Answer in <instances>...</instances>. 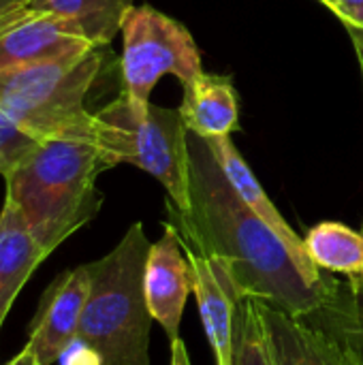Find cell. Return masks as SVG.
Returning <instances> with one entry per match:
<instances>
[{
  "instance_id": "6da1fadb",
  "label": "cell",
  "mask_w": 363,
  "mask_h": 365,
  "mask_svg": "<svg viewBox=\"0 0 363 365\" xmlns=\"http://www.w3.org/2000/svg\"><path fill=\"white\" fill-rule=\"evenodd\" d=\"M190 212L167 203L169 222L184 244L225 261L240 293L267 302L289 314L323 304L336 278L310 284L282 240L233 190L205 139L188 130Z\"/></svg>"
},
{
  "instance_id": "7a4b0ae2",
  "label": "cell",
  "mask_w": 363,
  "mask_h": 365,
  "mask_svg": "<svg viewBox=\"0 0 363 365\" xmlns=\"http://www.w3.org/2000/svg\"><path fill=\"white\" fill-rule=\"evenodd\" d=\"M107 171L94 137H49L28 152L4 178L6 197L36 244L51 255L62 242L96 218Z\"/></svg>"
},
{
  "instance_id": "3957f363",
  "label": "cell",
  "mask_w": 363,
  "mask_h": 365,
  "mask_svg": "<svg viewBox=\"0 0 363 365\" xmlns=\"http://www.w3.org/2000/svg\"><path fill=\"white\" fill-rule=\"evenodd\" d=\"M150 240L141 222H133L122 240L101 259L88 263L90 295L77 336L103 359V365H152V314L143 291Z\"/></svg>"
},
{
  "instance_id": "277c9868",
  "label": "cell",
  "mask_w": 363,
  "mask_h": 365,
  "mask_svg": "<svg viewBox=\"0 0 363 365\" xmlns=\"http://www.w3.org/2000/svg\"><path fill=\"white\" fill-rule=\"evenodd\" d=\"M94 143L105 169L135 165L165 186L178 212H190V148L180 109L141 105L120 92L94 113Z\"/></svg>"
},
{
  "instance_id": "5b68a950",
  "label": "cell",
  "mask_w": 363,
  "mask_h": 365,
  "mask_svg": "<svg viewBox=\"0 0 363 365\" xmlns=\"http://www.w3.org/2000/svg\"><path fill=\"white\" fill-rule=\"evenodd\" d=\"M105 58L107 47H92L81 56L0 73V111L39 139L94 137L86 96Z\"/></svg>"
},
{
  "instance_id": "8992f818",
  "label": "cell",
  "mask_w": 363,
  "mask_h": 365,
  "mask_svg": "<svg viewBox=\"0 0 363 365\" xmlns=\"http://www.w3.org/2000/svg\"><path fill=\"white\" fill-rule=\"evenodd\" d=\"M274 365H363V282L336 280L310 312L289 314L257 299Z\"/></svg>"
},
{
  "instance_id": "52a82bcc",
  "label": "cell",
  "mask_w": 363,
  "mask_h": 365,
  "mask_svg": "<svg viewBox=\"0 0 363 365\" xmlns=\"http://www.w3.org/2000/svg\"><path fill=\"white\" fill-rule=\"evenodd\" d=\"M122 94L135 103H150L163 75H175L182 86L201 73L199 47L180 21L150 4H133L122 21Z\"/></svg>"
},
{
  "instance_id": "ba28073f",
  "label": "cell",
  "mask_w": 363,
  "mask_h": 365,
  "mask_svg": "<svg viewBox=\"0 0 363 365\" xmlns=\"http://www.w3.org/2000/svg\"><path fill=\"white\" fill-rule=\"evenodd\" d=\"M90 284V267L83 263L58 274L43 291L26 342L41 365L56 364L68 342L77 338Z\"/></svg>"
},
{
  "instance_id": "9c48e42d",
  "label": "cell",
  "mask_w": 363,
  "mask_h": 365,
  "mask_svg": "<svg viewBox=\"0 0 363 365\" xmlns=\"http://www.w3.org/2000/svg\"><path fill=\"white\" fill-rule=\"evenodd\" d=\"M92 45L73 24L21 9L0 26V73L36 66L90 51Z\"/></svg>"
},
{
  "instance_id": "30bf717a",
  "label": "cell",
  "mask_w": 363,
  "mask_h": 365,
  "mask_svg": "<svg viewBox=\"0 0 363 365\" xmlns=\"http://www.w3.org/2000/svg\"><path fill=\"white\" fill-rule=\"evenodd\" d=\"M184 252L190 265V280L199 317L216 365H233L235 306L240 289L225 261L210 257L188 244H184Z\"/></svg>"
},
{
  "instance_id": "8fae6325",
  "label": "cell",
  "mask_w": 363,
  "mask_h": 365,
  "mask_svg": "<svg viewBox=\"0 0 363 365\" xmlns=\"http://www.w3.org/2000/svg\"><path fill=\"white\" fill-rule=\"evenodd\" d=\"M143 291L150 314L163 327L169 342L180 338V323L188 293L193 291V280L182 237L171 222H165L160 240L150 246Z\"/></svg>"
},
{
  "instance_id": "7c38bea8",
  "label": "cell",
  "mask_w": 363,
  "mask_h": 365,
  "mask_svg": "<svg viewBox=\"0 0 363 365\" xmlns=\"http://www.w3.org/2000/svg\"><path fill=\"white\" fill-rule=\"evenodd\" d=\"M208 148L212 150L214 158L218 160L220 169L225 171L227 180L231 182L233 190L242 197V201L282 240V244L289 248V252L293 255L302 276L319 287L325 282V274L312 263V259L306 252L304 240L289 227V222L282 218V214L278 212V207L272 203V199L267 197V192L263 190V186L259 184V180L255 178L252 169L248 167V163L242 158V154L237 152V148L233 145L231 137H208L205 139Z\"/></svg>"
},
{
  "instance_id": "4fadbf2b",
  "label": "cell",
  "mask_w": 363,
  "mask_h": 365,
  "mask_svg": "<svg viewBox=\"0 0 363 365\" xmlns=\"http://www.w3.org/2000/svg\"><path fill=\"white\" fill-rule=\"evenodd\" d=\"M180 113L186 128L203 139L229 137L240 126L237 92L231 77L201 73L193 83L184 86Z\"/></svg>"
},
{
  "instance_id": "5bb4252c",
  "label": "cell",
  "mask_w": 363,
  "mask_h": 365,
  "mask_svg": "<svg viewBox=\"0 0 363 365\" xmlns=\"http://www.w3.org/2000/svg\"><path fill=\"white\" fill-rule=\"evenodd\" d=\"M47 257L17 210L4 201L0 210V329L19 291Z\"/></svg>"
},
{
  "instance_id": "9a60e30c",
  "label": "cell",
  "mask_w": 363,
  "mask_h": 365,
  "mask_svg": "<svg viewBox=\"0 0 363 365\" xmlns=\"http://www.w3.org/2000/svg\"><path fill=\"white\" fill-rule=\"evenodd\" d=\"M133 0H28L26 11L73 24L92 45L107 47L122 30Z\"/></svg>"
},
{
  "instance_id": "2e32d148",
  "label": "cell",
  "mask_w": 363,
  "mask_h": 365,
  "mask_svg": "<svg viewBox=\"0 0 363 365\" xmlns=\"http://www.w3.org/2000/svg\"><path fill=\"white\" fill-rule=\"evenodd\" d=\"M304 246L321 272L344 274L363 282V233L342 222H321L306 233Z\"/></svg>"
},
{
  "instance_id": "e0dca14e",
  "label": "cell",
  "mask_w": 363,
  "mask_h": 365,
  "mask_svg": "<svg viewBox=\"0 0 363 365\" xmlns=\"http://www.w3.org/2000/svg\"><path fill=\"white\" fill-rule=\"evenodd\" d=\"M233 365H274L257 299L240 293L235 306V346Z\"/></svg>"
},
{
  "instance_id": "ac0fdd59",
  "label": "cell",
  "mask_w": 363,
  "mask_h": 365,
  "mask_svg": "<svg viewBox=\"0 0 363 365\" xmlns=\"http://www.w3.org/2000/svg\"><path fill=\"white\" fill-rule=\"evenodd\" d=\"M39 137L0 111V175L6 178L21 158L39 145Z\"/></svg>"
},
{
  "instance_id": "d6986e66",
  "label": "cell",
  "mask_w": 363,
  "mask_h": 365,
  "mask_svg": "<svg viewBox=\"0 0 363 365\" xmlns=\"http://www.w3.org/2000/svg\"><path fill=\"white\" fill-rule=\"evenodd\" d=\"M58 365H103L101 355L79 336L68 342V346L58 357Z\"/></svg>"
},
{
  "instance_id": "ffe728a7",
  "label": "cell",
  "mask_w": 363,
  "mask_h": 365,
  "mask_svg": "<svg viewBox=\"0 0 363 365\" xmlns=\"http://www.w3.org/2000/svg\"><path fill=\"white\" fill-rule=\"evenodd\" d=\"M171 344V361L169 365H193L190 364V355H188V349L184 344L182 338H175Z\"/></svg>"
},
{
  "instance_id": "44dd1931",
  "label": "cell",
  "mask_w": 363,
  "mask_h": 365,
  "mask_svg": "<svg viewBox=\"0 0 363 365\" xmlns=\"http://www.w3.org/2000/svg\"><path fill=\"white\" fill-rule=\"evenodd\" d=\"M28 0H0V26L11 21L15 13H19L26 6Z\"/></svg>"
},
{
  "instance_id": "7402d4cb",
  "label": "cell",
  "mask_w": 363,
  "mask_h": 365,
  "mask_svg": "<svg viewBox=\"0 0 363 365\" xmlns=\"http://www.w3.org/2000/svg\"><path fill=\"white\" fill-rule=\"evenodd\" d=\"M2 365H41L39 364V359H36V355H34V351L26 344L11 361H6V364Z\"/></svg>"
},
{
  "instance_id": "603a6c76",
  "label": "cell",
  "mask_w": 363,
  "mask_h": 365,
  "mask_svg": "<svg viewBox=\"0 0 363 365\" xmlns=\"http://www.w3.org/2000/svg\"><path fill=\"white\" fill-rule=\"evenodd\" d=\"M349 34H351V41L355 45V51H357V60H359V66H362V77H363V32L362 30H355V28H347Z\"/></svg>"
},
{
  "instance_id": "cb8c5ba5",
  "label": "cell",
  "mask_w": 363,
  "mask_h": 365,
  "mask_svg": "<svg viewBox=\"0 0 363 365\" xmlns=\"http://www.w3.org/2000/svg\"><path fill=\"white\" fill-rule=\"evenodd\" d=\"M344 26L347 28H355V30H362L363 32V6L349 19V21H344Z\"/></svg>"
},
{
  "instance_id": "d4e9b609",
  "label": "cell",
  "mask_w": 363,
  "mask_h": 365,
  "mask_svg": "<svg viewBox=\"0 0 363 365\" xmlns=\"http://www.w3.org/2000/svg\"><path fill=\"white\" fill-rule=\"evenodd\" d=\"M319 2H321V4H327V2H329V0H319Z\"/></svg>"
},
{
  "instance_id": "484cf974",
  "label": "cell",
  "mask_w": 363,
  "mask_h": 365,
  "mask_svg": "<svg viewBox=\"0 0 363 365\" xmlns=\"http://www.w3.org/2000/svg\"><path fill=\"white\" fill-rule=\"evenodd\" d=\"M362 233H363V231H362Z\"/></svg>"
}]
</instances>
